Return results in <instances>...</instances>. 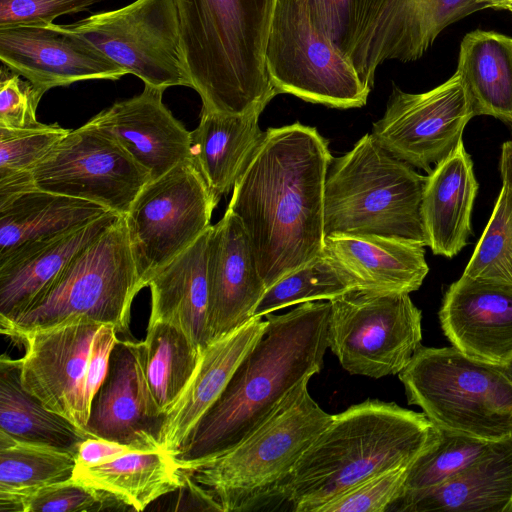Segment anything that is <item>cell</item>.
Here are the masks:
<instances>
[{
	"instance_id": "30",
	"label": "cell",
	"mask_w": 512,
	"mask_h": 512,
	"mask_svg": "<svg viewBox=\"0 0 512 512\" xmlns=\"http://www.w3.org/2000/svg\"><path fill=\"white\" fill-rule=\"evenodd\" d=\"M73 478L115 496L134 511H143L161 496L184 486L177 458L163 449L135 451L93 466H76Z\"/></svg>"
},
{
	"instance_id": "35",
	"label": "cell",
	"mask_w": 512,
	"mask_h": 512,
	"mask_svg": "<svg viewBox=\"0 0 512 512\" xmlns=\"http://www.w3.org/2000/svg\"><path fill=\"white\" fill-rule=\"evenodd\" d=\"M355 289L350 278L322 251L304 266L266 288L254 317L305 302L331 300Z\"/></svg>"
},
{
	"instance_id": "5",
	"label": "cell",
	"mask_w": 512,
	"mask_h": 512,
	"mask_svg": "<svg viewBox=\"0 0 512 512\" xmlns=\"http://www.w3.org/2000/svg\"><path fill=\"white\" fill-rule=\"evenodd\" d=\"M427 176L372 135L332 158L325 182L324 234L377 236L428 246L421 216Z\"/></svg>"
},
{
	"instance_id": "8",
	"label": "cell",
	"mask_w": 512,
	"mask_h": 512,
	"mask_svg": "<svg viewBox=\"0 0 512 512\" xmlns=\"http://www.w3.org/2000/svg\"><path fill=\"white\" fill-rule=\"evenodd\" d=\"M141 289L121 216L81 250L25 312L0 323L1 333L16 341L33 330L86 319L127 334L132 302Z\"/></svg>"
},
{
	"instance_id": "34",
	"label": "cell",
	"mask_w": 512,
	"mask_h": 512,
	"mask_svg": "<svg viewBox=\"0 0 512 512\" xmlns=\"http://www.w3.org/2000/svg\"><path fill=\"white\" fill-rule=\"evenodd\" d=\"M76 452L19 440L0 430V493H19L73 477Z\"/></svg>"
},
{
	"instance_id": "7",
	"label": "cell",
	"mask_w": 512,
	"mask_h": 512,
	"mask_svg": "<svg viewBox=\"0 0 512 512\" xmlns=\"http://www.w3.org/2000/svg\"><path fill=\"white\" fill-rule=\"evenodd\" d=\"M398 376L408 404L438 429L489 442L512 435V382L502 366L421 345Z\"/></svg>"
},
{
	"instance_id": "36",
	"label": "cell",
	"mask_w": 512,
	"mask_h": 512,
	"mask_svg": "<svg viewBox=\"0 0 512 512\" xmlns=\"http://www.w3.org/2000/svg\"><path fill=\"white\" fill-rule=\"evenodd\" d=\"M130 510L115 496L73 477L19 493H0V512H99Z\"/></svg>"
},
{
	"instance_id": "45",
	"label": "cell",
	"mask_w": 512,
	"mask_h": 512,
	"mask_svg": "<svg viewBox=\"0 0 512 512\" xmlns=\"http://www.w3.org/2000/svg\"><path fill=\"white\" fill-rule=\"evenodd\" d=\"M135 451L141 450L104 438L87 437L77 447L76 466H93Z\"/></svg>"
},
{
	"instance_id": "21",
	"label": "cell",
	"mask_w": 512,
	"mask_h": 512,
	"mask_svg": "<svg viewBox=\"0 0 512 512\" xmlns=\"http://www.w3.org/2000/svg\"><path fill=\"white\" fill-rule=\"evenodd\" d=\"M163 419L145 387L136 341L117 339L107 375L91 404L90 436L141 451L158 450L161 449L158 437Z\"/></svg>"
},
{
	"instance_id": "19",
	"label": "cell",
	"mask_w": 512,
	"mask_h": 512,
	"mask_svg": "<svg viewBox=\"0 0 512 512\" xmlns=\"http://www.w3.org/2000/svg\"><path fill=\"white\" fill-rule=\"evenodd\" d=\"M439 320L463 354L498 366L512 358V285L462 275L446 290Z\"/></svg>"
},
{
	"instance_id": "11",
	"label": "cell",
	"mask_w": 512,
	"mask_h": 512,
	"mask_svg": "<svg viewBox=\"0 0 512 512\" xmlns=\"http://www.w3.org/2000/svg\"><path fill=\"white\" fill-rule=\"evenodd\" d=\"M217 203L190 159L143 187L124 216L142 289L210 228Z\"/></svg>"
},
{
	"instance_id": "23",
	"label": "cell",
	"mask_w": 512,
	"mask_h": 512,
	"mask_svg": "<svg viewBox=\"0 0 512 512\" xmlns=\"http://www.w3.org/2000/svg\"><path fill=\"white\" fill-rule=\"evenodd\" d=\"M267 325L254 317L231 333L210 342L180 397L165 414L159 432L161 449L176 456L190 434L216 402L237 366L256 344Z\"/></svg>"
},
{
	"instance_id": "25",
	"label": "cell",
	"mask_w": 512,
	"mask_h": 512,
	"mask_svg": "<svg viewBox=\"0 0 512 512\" xmlns=\"http://www.w3.org/2000/svg\"><path fill=\"white\" fill-rule=\"evenodd\" d=\"M425 246L377 236L331 235L323 252L350 278L355 289L411 293L429 272Z\"/></svg>"
},
{
	"instance_id": "20",
	"label": "cell",
	"mask_w": 512,
	"mask_h": 512,
	"mask_svg": "<svg viewBox=\"0 0 512 512\" xmlns=\"http://www.w3.org/2000/svg\"><path fill=\"white\" fill-rule=\"evenodd\" d=\"M164 90L143 91L115 102L88 122L116 141L155 180L190 159V131L163 103Z\"/></svg>"
},
{
	"instance_id": "28",
	"label": "cell",
	"mask_w": 512,
	"mask_h": 512,
	"mask_svg": "<svg viewBox=\"0 0 512 512\" xmlns=\"http://www.w3.org/2000/svg\"><path fill=\"white\" fill-rule=\"evenodd\" d=\"M263 110L244 114L201 111L198 126L190 131V160L219 201L233 187L261 143Z\"/></svg>"
},
{
	"instance_id": "4",
	"label": "cell",
	"mask_w": 512,
	"mask_h": 512,
	"mask_svg": "<svg viewBox=\"0 0 512 512\" xmlns=\"http://www.w3.org/2000/svg\"><path fill=\"white\" fill-rule=\"evenodd\" d=\"M181 47L202 110H264L278 93L265 51L277 0H173Z\"/></svg>"
},
{
	"instance_id": "22",
	"label": "cell",
	"mask_w": 512,
	"mask_h": 512,
	"mask_svg": "<svg viewBox=\"0 0 512 512\" xmlns=\"http://www.w3.org/2000/svg\"><path fill=\"white\" fill-rule=\"evenodd\" d=\"M120 217L108 211L80 229L24 243L0 255V323L25 312L71 260Z\"/></svg>"
},
{
	"instance_id": "48",
	"label": "cell",
	"mask_w": 512,
	"mask_h": 512,
	"mask_svg": "<svg viewBox=\"0 0 512 512\" xmlns=\"http://www.w3.org/2000/svg\"><path fill=\"white\" fill-rule=\"evenodd\" d=\"M502 368L512 382V358Z\"/></svg>"
},
{
	"instance_id": "40",
	"label": "cell",
	"mask_w": 512,
	"mask_h": 512,
	"mask_svg": "<svg viewBox=\"0 0 512 512\" xmlns=\"http://www.w3.org/2000/svg\"><path fill=\"white\" fill-rule=\"evenodd\" d=\"M69 131L57 124L33 129L0 128V177L31 172Z\"/></svg>"
},
{
	"instance_id": "44",
	"label": "cell",
	"mask_w": 512,
	"mask_h": 512,
	"mask_svg": "<svg viewBox=\"0 0 512 512\" xmlns=\"http://www.w3.org/2000/svg\"><path fill=\"white\" fill-rule=\"evenodd\" d=\"M117 334L113 325L103 324L93 339L86 371V396L90 405L107 375Z\"/></svg>"
},
{
	"instance_id": "29",
	"label": "cell",
	"mask_w": 512,
	"mask_h": 512,
	"mask_svg": "<svg viewBox=\"0 0 512 512\" xmlns=\"http://www.w3.org/2000/svg\"><path fill=\"white\" fill-rule=\"evenodd\" d=\"M108 211L100 204L37 187L23 191L0 204V255L80 229Z\"/></svg>"
},
{
	"instance_id": "6",
	"label": "cell",
	"mask_w": 512,
	"mask_h": 512,
	"mask_svg": "<svg viewBox=\"0 0 512 512\" xmlns=\"http://www.w3.org/2000/svg\"><path fill=\"white\" fill-rule=\"evenodd\" d=\"M310 377L298 383L270 417L229 451L181 468L202 487L222 512H239L275 498L294 466L332 421L308 390Z\"/></svg>"
},
{
	"instance_id": "13",
	"label": "cell",
	"mask_w": 512,
	"mask_h": 512,
	"mask_svg": "<svg viewBox=\"0 0 512 512\" xmlns=\"http://www.w3.org/2000/svg\"><path fill=\"white\" fill-rule=\"evenodd\" d=\"M31 176L38 189L88 200L121 216L151 181L116 141L88 123L70 130Z\"/></svg>"
},
{
	"instance_id": "39",
	"label": "cell",
	"mask_w": 512,
	"mask_h": 512,
	"mask_svg": "<svg viewBox=\"0 0 512 512\" xmlns=\"http://www.w3.org/2000/svg\"><path fill=\"white\" fill-rule=\"evenodd\" d=\"M304 1L314 27L351 62L359 39L387 0Z\"/></svg>"
},
{
	"instance_id": "37",
	"label": "cell",
	"mask_w": 512,
	"mask_h": 512,
	"mask_svg": "<svg viewBox=\"0 0 512 512\" xmlns=\"http://www.w3.org/2000/svg\"><path fill=\"white\" fill-rule=\"evenodd\" d=\"M464 276L512 285V186L502 182L492 214Z\"/></svg>"
},
{
	"instance_id": "10",
	"label": "cell",
	"mask_w": 512,
	"mask_h": 512,
	"mask_svg": "<svg viewBox=\"0 0 512 512\" xmlns=\"http://www.w3.org/2000/svg\"><path fill=\"white\" fill-rule=\"evenodd\" d=\"M329 302V349L352 375L399 374L421 346L422 314L409 293L352 289Z\"/></svg>"
},
{
	"instance_id": "46",
	"label": "cell",
	"mask_w": 512,
	"mask_h": 512,
	"mask_svg": "<svg viewBox=\"0 0 512 512\" xmlns=\"http://www.w3.org/2000/svg\"><path fill=\"white\" fill-rule=\"evenodd\" d=\"M499 170L502 182L512 186V141H507L502 145Z\"/></svg>"
},
{
	"instance_id": "14",
	"label": "cell",
	"mask_w": 512,
	"mask_h": 512,
	"mask_svg": "<svg viewBox=\"0 0 512 512\" xmlns=\"http://www.w3.org/2000/svg\"><path fill=\"white\" fill-rule=\"evenodd\" d=\"M475 113L455 72L435 88L408 93L397 87L372 135L393 156L428 173L463 140Z\"/></svg>"
},
{
	"instance_id": "9",
	"label": "cell",
	"mask_w": 512,
	"mask_h": 512,
	"mask_svg": "<svg viewBox=\"0 0 512 512\" xmlns=\"http://www.w3.org/2000/svg\"><path fill=\"white\" fill-rule=\"evenodd\" d=\"M265 63L278 94L333 108H358L370 93L351 62L311 23L304 0H277Z\"/></svg>"
},
{
	"instance_id": "33",
	"label": "cell",
	"mask_w": 512,
	"mask_h": 512,
	"mask_svg": "<svg viewBox=\"0 0 512 512\" xmlns=\"http://www.w3.org/2000/svg\"><path fill=\"white\" fill-rule=\"evenodd\" d=\"M0 430L12 437L77 451L89 437L63 416L47 409L21 385L18 359H0Z\"/></svg>"
},
{
	"instance_id": "43",
	"label": "cell",
	"mask_w": 512,
	"mask_h": 512,
	"mask_svg": "<svg viewBox=\"0 0 512 512\" xmlns=\"http://www.w3.org/2000/svg\"><path fill=\"white\" fill-rule=\"evenodd\" d=\"M103 0H0V27L49 24L60 16L86 11Z\"/></svg>"
},
{
	"instance_id": "42",
	"label": "cell",
	"mask_w": 512,
	"mask_h": 512,
	"mask_svg": "<svg viewBox=\"0 0 512 512\" xmlns=\"http://www.w3.org/2000/svg\"><path fill=\"white\" fill-rule=\"evenodd\" d=\"M42 96L27 80L2 64L0 72V128L40 127L36 110Z\"/></svg>"
},
{
	"instance_id": "2",
	"label": "cell",
	"mask_w": 512,
	"mask_h": 512,
	"mask_svg": "<svg viewBox=\"0 0 512 512\" xmlns=\"http://www.w3.org/2000/svg\"><path fill=\"white\" fill-rule=\"evenodd\" d=\"M330 302L265 315L266 328L175 456L181 468L221 455L253 433L298 383L320 372Z\"/></svg>"
},
{
	"instance_id": "1",
	"label": "cell",
	"mask_w": 512,
	"mask_h": 512,
	"mask_svg": "<svg viewBox=\"0 0 512 512\" xmlns=\"http://www.w3.org/2000/svg\"><path fill=\"white\" fill-rule=\"evenodd\" d=\"M316 128H268L238 177L227 210L241 222L266 288L324 247V194L332 161Z\"/></svg>"
},
{
	"instance_id": "38",
	"label": "cell",
	"mask_w": 512,
	"mask_h": 512,
	"mask_svg": "<svg viewBox=\"0 0 512 512\" xmlns=\"http://www.w3.org/2000/svg\"><path fill=\"white\" fill-rule=\"evenodd\" d=\"M490 443L440 429L439 440L410 465L403 494L424 492L445 483L474 462Z\"/></svg>"
},
{
	"instance_id": "50",
	"label": "cell",
	"mask_w": 512,
	"mask_h": 512,
	"mask_svg": "<svg viewBox=\"0 0 512 512\" xmlns=\"http://www.w3.org/2000/svg\"><path fill=\"white\" fill-rule=\"evenodd\" d=\"M507 10L512 13V6L508 7Z\"/></svg>"
},
{
	"instance_id": "18",
	"label": "cell",
	"mask_w": 512,
	"mask_h": 512,
	"mask_svg": "<svg viewBox=\"0 0 512 512\" xmlns=\"http://www.w3.org/2000/svg\"><path fill=\"white\" fill-rule=\"evenodd\" d=\"M207 281L212 342L250 321L266 290L249 238L229 210L209 229Z\"/></svg>"
},
{
	"instance_id": "41",
	"label": "cell",
	"mask_w": 512,
	"mask_h": 512,
	"mask_svg": "<svg viewBox=\"0 0 512 512\" xmlns=\"http://www.w3.org/2000/svg\"><path fill=\"white\" fill-rule=\"evenodd\" d=\"M408 466L380 473L321 506L317 512H384L403 494Z\"/></svg>"
},
{
	"instance_id": "24",
	"label": "cell",
	"mask_w": 512,
	"mask_h": 512,
	"mask_svg": "<svg viewBox=\"0 0 512 512\" xmlns=\"http://www.w3.org/2000/svg\"><path fill=\"white\" fill-rule=\"evenodd\" d=\"M399 512H512V435L489 444L445 483L403 494L389 508Z\"/></svg>"
},
{
	"instance_id": "12",
	"label": "cell",
	"mask_w": 512,
	"mask_h": 512,
	"mask_svg": "<svg viewBox=\"0 0 512 512\" xmlns=\"http://www.w3.org/2000/svg\"><path fill=\"white\" fill-rule=\"evenodd\" d=\"M67 26L144 85L192 88L173 0H135Z\"/></svg>"
},
{
	"instance_id": "17",
	"label": "cell",
	"mask_w": 512,
	"mask_h": 512,
	"mask_svg": "<svg viewBox=\"0 0 512 512\" xmlns=\"http://www.w3.org/2000/svg\"><path fill=\"white\" fill-rule=\"evenodd\" d=\"M483 9L475 0H387L359 39L351 63L372 87L384 61L419 59L444 29Z\"/></svg>"
},
{
	"instance_id": "3",
	"label": "cell",
	"mask_w": 512,
	"mask_h": 512,
	"mask_svg": "<svg viewBox=\"0 0 512 512\" xmlns=\"http://www.w3.org/2000/svg\"><path fill=\"white\" fill-rule=\"evenodd\" d=\"M439 438L440 429L424 413L366 400L333 415L275 497L295 512H317L366 480L411 465Z\"/></svg>"
},
{
	"instance_id": "15",
	"label": "cell",
	"mask_w": 512,
	"mask_h": 512,
	"mask_svg": "<svg viewBox=\"0 0 512 512\" xmlns=\"http://www.w3.org/2000/svg\"><path fill=\"white\" fill-rule=\"evenodd\" d=\"M102 325L77 319L27 332L16 340L25 345V354L18 359L22 387L89 437L86 371L93 339Z\"/></svg>"
},
{
	"instance_id": "32",
	"label": "cell",
	"mask_w": 512,
	"mask_h": 512,
	"mask_svg": "<svg viewBox=\"0 0 512 512\" xmlns=\"http://www.w3.org/2000/svg\"><path fill=\"white\" fill-rule=\"evenodd\" d=\"M136 350L145 387L164 417L192 378L202 350L183 331L164 322L148 324L146 338L136 340Z\"/></svg>"
},
{
	"instance_id": "47",
	"label": "cell",
	"mask_w": 512,
	"mask_h": 512,
	"mask_svg": "<svg viewBox=\"0 0 512 512\" xmlns=\"http://www.w3.org/2000/svg\"><path fill=\"white\" fill-rule=\"evenodd\" d=\"M479 5L485 8L504 9L510 0H475Z\"/></svg>"
},
{
	"instance_id": "16",
	"label": "cell",
	"mask_w": 512,
	"mask_h": 512,
	"mask_svg": "<svg viewBox=\"0 0 512 512\" xmlns=\"http://www.w3.org/2000/svg\"><path fill=\"white\" fill-rule=\"evenodd\" d=\"M0 60L40 96L55 87L126 75L83 36L54 23L0 27Z\"/></svg>"
},
{
	"instance_id": "26",
	"label": "cell",
	"mask_w": 512,
	"mask_h": 512,
	"mask_svg": "<svg viewBox=\"0 0 512 512\" xmlns=\"http://www.w3.org/2000/svg\"><path fill=\"white\" fill-rule=\"evenodd\" d=\"M478 188L473 161L462 140L427 175L421 216L433 254L452 258L467 245Z\"/></svg>"
},
{
	"instance_id": "49",
	"label": "cell",
	"mask_w": 512,
	"mask_h": 512,
	"mask_svg": "<svg viewBox=\"0 0 512 512\" xmlns=\"http://www.w3.org/2000/svg\"><path fill=\"white\" fill-rule=\"evenodd\" d=\"M512 6V0L509 1L508 5L506 6L505 10H507L508 7Z\"/></svg>"
},
{
	"instance_id": "31",
	"label": "cell",
	"mask_w": 512,
	"mask_h": 512,
	"mask_svg": "<svg viewBox=\"0 0 512 512\" xmlns=\"http://www.w3.org/2000/svg\"><path fill=\"white\" fill-rule=\"evenodd\" d=\"M456 72L475 116L512 124V37L479 29L467 33L460 43Z\"/></svg>"
},
{
	"instance_id": "27",
	"label": "cell",
	"mask_w": 512,
	"mask_h": 512,
	"mask_svg": "<svg viewBox=\"0 0 512 512\" xmlns=\"http://www.w3.org/2000/svg\"><path fill=\"white\" fill-rule=\"evenodd\" d=\"M209 229L160 269L147 286L151 295L148 324H171L183 331L201 350L210 343L207 281Z\"/></svg>"
}]
</instances>
